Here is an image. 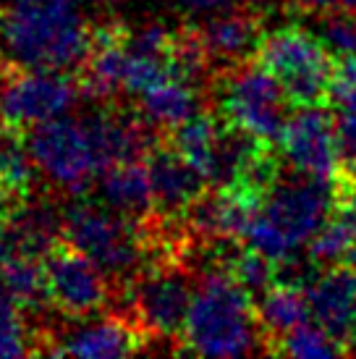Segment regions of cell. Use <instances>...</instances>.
I'll return each mask as SVG.
<instances>
[{"mask_svg":"<svg viewBox=\"0 0 356 359\" xmlns=\"http://www.w3.org/2000/svg\"><path fill=\"white\" fill-rule=\"evenodd\" d=\"M92 34L76 0H8L0 13V50L16 69H74L87 60Z\"/></svg>","mask_w":356,"mask_h":359,"instance_id":"cell-1","label":"cell"},{"mask_svg":"<svg viewBox=\"0 0 356 359\" xmlns=\"http://www.w3.org/2000/svg\"><path fill=\"white\" fill-rule=\"evenodd\" d=\"M333 191V181L312 179L304 173H296L294 179L278 176L265 191L244 241L286 268L296 259V252L333 218L338 205Z\"/></svg>","mask_w":356,"mask_h":359,"instance_id":"cell-2","label":"cell"},{"mask_svg":"<svg viewBox=\"0 0 356 359\" xmlns=\"http://www.w3.org/2000/svg\"><path fill=\"white\" fill-rule=\"evenodd\" d=\"M184 349L202 357H247L262 351V328L252 291L231 273H210L194 291L186 325L181 330Z\"/></svg>","mask_w":356,"mask_h":359,"instance_id":"cell-3","label":"cell"},{"mask_svg":"<svg viewBox=\"0 0 356 359\" xmlns=\"http://www.w3.org/2000/svg\"><path fill=\"white\" fill-rule=\"evenodd\" d=\"M254 60L275 76L294 105H322L333 95L338 58L317 34L283 27L262 34Z\"/></svg>","mask_w":356,"mask_h":359,"instance_id":"cell-4","label":"cell"},{"mask_svg":"<svg viewBox=\"0 0 356 359\" xmlns=\"http://www.w3.org/2000/svg\"><path fill=\"white\" fill-rule=\"evenodd\" d=\"M220 110L223 118L247 131L259 142H278L291 118V97L283 84L257 63L238 60L236 69L228 71L220 84Z\"/></svg>","mask_w":356,"mask_h":359,"instance_id":"cell-5","label":"cell"},{"mask_svg":"<svg viewBox=\"0 0 356 359\" xmlns=\"http://www.w3.org/2000/svg\"><path fill=\"white\" fill-rule=\"evenodd\" d=\"M63 241L97 262L110 278L134 273L144 257V239L134 229V220L108 205H71L63 212Z\"/></svg>","mask_w":356,"mask_h":359,"instance_id":"cell-6","label":"cell"},{"mask_svg":"<svg viewBox=\"0 0 356 359\" xmlns=\"http://www.w3.org/2000/svg\"><path fill=\"white\" fill-rule=\"evenodd\" d=\"M27 147L42 179L71 194H81L102 170L84 118H74L69 113L32 126Z\"/></svg>","mask_w":356,"mask_h":359,"instance_id":"cell-7","label":"cell"},{"mask_svg":"<svg viewBox=\"0 0 356 359\" xmlns=\"http://www.w3.org/2000/svg\"><path fill=\"white\" fill-rule=\"evenodd\" d=\"M79 87L66 71L19 69L0 81V121L11 129H32L66 116Z\"/></svg>","mask_w":356,"mask_h":359,"instance_id":"cell-8","label":"cell"},{"mask_svg":"<svg viewBox=\"0 0 356 359\" xmlns=\"http://www.w3.org/2000/svg\"><path fill=\"white\" fill-rule=\"evenodd\" d=\"M48 299L69 318H87L108 302V276L97 262L74 250L71 244H55L42 259Z\"/></svg>","mask_w":356,"mask_h":359,"instance_id":"cell-9","label":"cell"},{"mask_svg":"<svg viewBox=\"0 0 356 359\" xmlns=\"http://www.w3.org/2000/svg\"><path fill=\"white\" fill-rule=\"evenodd\" d=\"M278 144L296 173L322 181H336L341 176L336 118L320 105H301L291 113Z\"/></svg>","mask_w":356,"mask_h":359,"instance_id":"cell-10","label":"cell"},{"mask_svg":"<svg viewBox=\"0 0 356 359\" xmlns=\"http://www.w3.org/2000/svg\"><path fill=\"white\" fill-rule=\"evenodd\" d=\"M194 289L181 268H160L147 273L134 291V315L139 325L158 339H181Z\"/></svg>","mask_w":356,"mask_h":359,"instance_id":"cell-11","label":"cell"},{"mask_svg":"<svg viewBox=\"0 0 356 359\" xmlns=\"http://www.w3.org/2000/svg\"><path fill=\"white\" fill-rule=\"evenodd\" d=\"M309 312L320 328H325L348 351L356 344V273L348 265L320 273L304 283Z\"/></svg>","mask_w":356,"mask_h":359,"instance_id":"cell-12","label":"cell"},{"mask_svg":"<svg viewBox=\"0 0 356 359\" xmlns=\"http://www.w3.org/2000/svg\"><path fill=\"white\" fill-rule=\"evenodd\" d=\"M152 197L158 215L189 212L191 205L207 194V179L173 147H152L147 158Z\"/></svg>","mask_w":356,"mask_h":359,"instance_id":"cell-13","label":"cell"},{"mask_svg":"<svg viewBox=\"0 0 356 359\" xmlns=\"http://www.w3.org/2000/svg\"><path fill=\"white\" fill-rule=\"evenodd\" d=\"M142 351V333L137 325L118 318H97L79 323L76 328L63 333L50 354L58 357H89V359H110L129 357Z\"/></svg>","mask_w":356,"mask_h":359,"instance_id":"cell-14","label":"cell"},{"mask_svg":"<svg viewBox=\"0 0 356 359\" xmlns=\"http://www.w3.org/2000/svg\"><path fill=\"white\" fill-rule=\"evenodd\" d=\"M100 200L116 212L131 220H144L155 212L152 181H149L147 160H121L105 170H100Z\"/></svg>","mask_w":356,"mask_h":359,"instance_id":"cell-15","label":"cell"},{"mask_svg":"<svg viewBox=\"0 0 356 359\" xmlns=\"http://www.w3.org/2000/svg\"><path fill=\"white\" fill-rule=\"evenodd\" d=\"M197 32L212 60H244L262 40V21L249 11L233 8L205 19Z\"/></svg>","mask_w":356,"mask_h":359,"instance_id":"cell-16","label":"cell"},{"mask_svg":"<svg viewBox=\"0 0 356 359\" xmlns=\"http://www.w3.org/2000/svg\"><path fill=\"white\" fill-rule=\"evenodd\" d=\"M137 100L142 116L158 129H176L184 121L202 113V95L197 84L181 74H170L168 79L142 92Z\"/></svg>","mask_w":356,"mask_h":359,"instance_id":"cell-17","label":"cell"},{"mask_svg":"<svg viewBox=\"0 0 356 359\" xmlns=\"http://www.w3.org/2000/svg\"><path fill=\"white\" fill-rule=\"evenodd\" d=\"M254 307H257V320L267 341V349H270V341L278 344L288 330H294L296 325L307 323V318H312L307 289L291 280H275L273 286H267L259 294V302Z\"/></svg>","mask_w":356,"mask_h":359,"instance_id":"cell-18","label":"cell"},{"mask_svg":"<svg viewBox=\"0 0 356 359\" xmlns=\"http://www.w3.org/2000/svg\"><path fill=\"white\" fill-rule=\"evenodd\" d=\"M223 123H226V121H223ZM223 123H220L218 118L207 116V113H199L194 118L184 121L176 129H170L168 144L173 150L181 152V155L207 179V184H210L212 165H215V155H218Z\"/></svg>","mask_w":356,"mask_h":359,"instance_id":"cell-19","label":"cell"},{"mask_svg":"<svg viewBox=\"0 0 356 359\" xmlns=\"http://www.w3.org/2000/svg\"><path fill=\"white\" fill-rule=\"evenodd\" d=\"M0 291L16 302L21 309H37L48 299V286H45V265L40 257L27 255V252H11L6 265L0 270Z\"/></svg>","mask_w":356,"mask_h":359,"instance_id":"cell-20","label":"cell"},{"mask_svg":"<svg viewBox=\"0 0 356 359\" xmlns=\"http://www.w3.org/2000/svg\"><path fill=\"white\" fill-rule=\"evenodd\" d=\"M273 351L294 359H315V357H341L348 349L312 320V323H301L294 330H288L286 336L275 344Z\"/></svg>","mask_w":356,"mask_h":359,"instance_id":"cell-21","label":"cell"},{"mask_svg":"<svg viewBox=\"0 0 356 359\" xmlns=\"http://www.w3.org/2000/svg\"><path fill=\"white\" fill-rule=\"evenodd\" d=\"M34 173L37 165L32 160L27 142H19L16 137H0V191H27L34 181Z\"/></svg>","mask_w":356,"mask_h":359,"instance_id":"cell-22","label":"cell"},{"mask_svg":"<svg viewBox=\"0 0 356 359\" xmlns=\"http://www.w3.org/2000/svg\"><path fill=\"white\" fill-rule=\"evenodd\" d=\"M336 110V137L338 150H341V173H346L348 179H356V87L341 95H333Z\"/></svg>","mask_w":356,"mask_h":359,"instance_id":"cell-23","label":"cell"},{"mask_svg":"<svg viewBox=\"0 0 356 359\" xmlns=\"http://www.w3.org/2000/svg\"><path fill=\"white\" fill-rule=\"evenodd\" d=\"M228 273H231L244 289L259 291V294H262L267 286H273L278 280V262H273V259L265 257L259 250H254V247L247 244V250H241L236 257L231 259Z\"/></svg>","mask_w":356,"mask_h":359,"instance_id":"cell-24","label":"cell"},{"mask_svg":"<svg viewBox=\"0 0 356 359\" xmlns=\"http://www.w3.org/2000/svg\"><path fill=\"white\" fill-rule=\"evenodd\" d=\"M32 351H34V346L29 344L21 307L0 291V359L27 357Z\"/></svg>","mask_w":356,"mask_h":359,"instance_id":"cell-25","label":"cell"},{"mask_svg":"<svg viewBox=\"0 0 356 359\" xmlns=\"http://www.w3.org/2000/svg\"><path fill=\"white\" fill-rule=\"evenodd\" d=\"M317 37L325 42L327 50L333 53L336 58L356 55V11H327L322 21H320Z\"/></svg>","mask_w":356,"mask_h":359,"instance_id":"cell-26","label":"cell"},{"mask_svg":"<svg viewBox=\"0 0 356 359\" xmlns=\"http://www.w3.org/2000/svg\"><path fill=\"white\" fill-rule=\"evenodd\" d=\"M173 6L178 11H184L186 16L210 19V16H218V13H228V11L238 8V0H173Z\"/></svg>","mask_w":356,"mask_h":359,"instance_id":"cell-27","label":"cell"},{"mask_svg":"<svg viewBox=\"0 0 356 359\" xmlns=\"http://www.w3.org/2000/svg\"><path fill=\"white\" fill-rule=\"evenodd\" d=\"M304 8L312 11H338V8H348L356 11V0H299Z\"/></svg>","mask_w":356,"mask_h":359,"instance_id":"cell-28","label":"cell"},{"mask_svg":"<svg viewBox=\"0 0 356 359\" xmlns=\"http://www.w3.org/2000/svg\"><path fill=\"white\" fill-rule=\"evenodd\" d=\"M11 252H13V241H11V231L3 229L0 226V270L6 265V259L11 257Z\"/></svg>","mask_w":356,"mask_h":359,"instance_id":"cell-29","label":"cell"},{"mask_svg":"<svg viewBox=\"0 0 356 359\" xmlns=\"http://www.w3.org/2000/svg\"><path fill=\"white\" fill-rule=\"evenodd\" d=\"M346 265L356 273V241H354V247H351V250H348V255H346Z\"/></svg>","mask_w":356,"mask_h":359,"instance_id":"cell-30","label":"cell"},{"mask_svg":"<svg viewBox=\"0 0 356 359\" xmlns=\"http://www.w3.org/2000/svg\"><path fill=\"white\" fill-rule=\"evenodd\" d=\"M87 3H116V0H87Z\"/></svg>","mask_w":356,"mask_h":359,"instance_id":"cell-31","label":"cell"}]
</instances>
